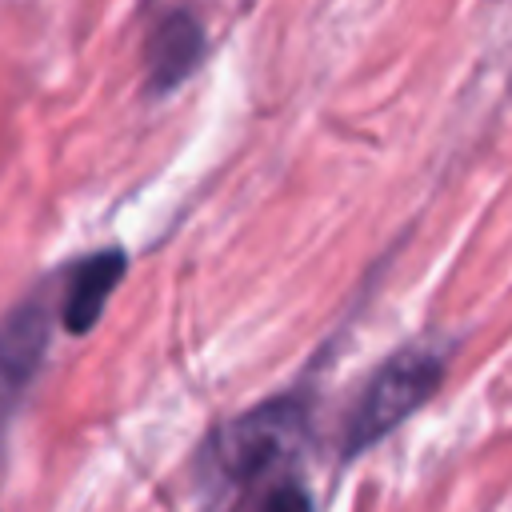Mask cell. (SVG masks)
<instances>
[{
	"label": "cell",
	"instance_id": "obj_6",
	"mask_svg": "<svg viewBox=\"0 0 512 512\" xmlns=\"http://www.w3.org/2000/svg\"><path fill=\"white\" fill-rule=\"evenodd\" d=\"M256 512H316V504H312V496H308V488L300 480H276L264 492Z\"/></svg>",
	"mask_w": 512,
	"mask_h": 512
},
{
	"label": "cell",
	"instance_id": "obj_1",
	"mask_svg": "<svg viewBox=\"0 0 512 512\" xmlns=\"http://www.w3.org/2000/svg\"><path fill=\"white\" fill-rule=\"evenodd\" d=\"M308 432V412L304 400L296 396H276L260 408H248L244 416L220 424L212 440L204 444L200 472L208 488L232 496L252 488L256 480H268L280 464L296 456Z\"/></svg>",
	"mask_w": 512,
	"mask_h": 512
},
{
	"label": "cell",
	"instance_id": "obj_4",
	"mask_svg": "<svg viewBox=\"0 0 512 512\" xmlns=\"http://www.w3.org/2000/svg\"><path fill=\"white\" fill-rule=\"evenodd\" d=\"M124 268H128L124 248H100V252H88L68 272V288H64V304H60V320H64L68 336H84L96 328L108 296L124 280Z\"/></svg>",
	"mask_w": 512,
	"mask_h": 512
},
{
	"label": "cell",
	"instance_id": "obj_3",
	"mask_svg": "<svg viewBox=\"0 0 512 512\" xmlns=\"http://www.w3.org/2000/svg\"><path fill=\"white\" fill-rule=\"evenodd\" d=\"M48 340H52V320L40 300H28L0 320V416L36 380L48 356Z\"/></svg>",
	"mask_w": 512,
	"mask_h": 512
},
{
	"label": "cell",
	"instance_id": "obj_5",
	"mask_svg": "<svg viewBox=\"0 0 512 512\" xmlns=\"http://www.w3.org/2000/svg\"><path fill=\"white\" fill-rule=\"evenodd\" d=\"M204 56V28L192 12H168L144 48V76L152 92H172Z\"/></svg>",
	"mask_w": 512,
	"mask_h": 512
},
{
	"label": "cell",
	"instance_id": "obj_2",
	"mask_svg": "<svg viewBox=\"0 0 512 512\" xmlns=\"http://www.w3.org/2000/svg\"><path fill=\"white\" fill-rule=\"evenodd\" d=\"M444 384V356L424 348V344H408L400 352H392L372 380L360 388L348 424H344V460L368 452L372 444H380L388 432H396L412 412H420L436 388Z\"/></svg>",
	"mask_w": 512,
	"mask_h": 512
}]
</instances>
